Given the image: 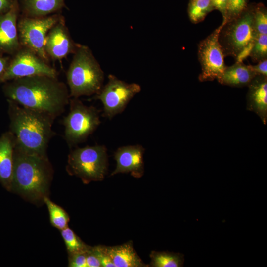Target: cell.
<instances>
[{"label":"cell","instance_id":"ac0fdd59","mask_svg":"<svg viewBox=\"0 0 267 267\" xmlns=\"http://www.w3.org/2000/svg\"><path fill=\"white\" fill-rule=\"evenodd\" d=\"M256 75L250 65H246L242 62L237 61L231 66H226L217 80L222 85L242 87L248 86Z\"/></svg>","mask_w":267,"mask_h":267},{"label":"cell","instance_id":"e0dca14e","mask_svg":"<svg viewBox=\"0 0 267 267\" xmlns=\"http://www.w3.org/2000/svg\"><path fill=\"white\" fill-rule=\"evenodd\" d=\"M22 16L41 17L56 13L65 7V0H18Z\"/></svg>","mask_w":267,"mask_h":267},{"label":"cell","instance_id":"d6986e66","mask_svg":"<svg viewBox=\"0 0 267 267\" xmlns=\"http://www.w3.org/2000/svg\"><path fill=\"white\" fill-rule=\"evenodd\" d=\"M105 249L116 267L147 266L142 261L130 242L121 245L105 247Z\"/></svg>","mask_w":267,"mask_h":267},{"label":"cell","instance_id":"9c48e42d","mask_svg":"<svg viewBox=\"0 0 267 267\" xmlns=\"http://www.w3.org/2000/svg\"><path fill=\"white\" fill-rule=\"evenodd\" d=\"M107 83L96 94L103 105V115L109 119L122 113L128 103L141 90L139 85L127 83L113 75H109Z\"/></svg>","mask_w":267,"mask_h":267},{"label":"cell","instance_id":"83f0119b","mask_svg":"<svg viewBox=\"0 0 267 267\" xmlns=\"http://www.w3.org/2000/svg\"><path fill=\"white\" fill-rule=\"evenodd\" d=\"M68 267H87L86 251L69 254Z\"/></svg>","mask_w":267,"mask_h":267},{"label":"cell","instance_id":"5bb4252c","mask_svg":"<svg viewBox=\"0 0 267 267\" xmlns=\"http://www.w3.org/2000/svg\"><path fill=\"white\" fill-rule=\"evenodd\" d=\"M144 150L140 145L123 146L118 148L114 153L116 167L111 175L130 173L134 177H141L144 171L143 156Z\"/></svg>","mask_w":267,"mask_h":267},{"label":"cell","instance_id":"277c9868","mask_svg":"<svg viewBox=\"0 0 267 267\" xmlns=\"http://www.w3.org/2000/svg\"><path fill=\"white\" fill-rule=\"evenodd\" d=\"M66 74L70 97L97 94L103 87L104 73L91 50L79 44Z\"/></svg>","mask_w":267,"mask_h":267},{"label":"cell","instance_id":"7402d4cb","mask_svg":"<svg viewBox=\"0 0 267 267\" xmlns=\"http://www.w3.org/2000/svg\"><path fill=\"white\" fill-rule=\"evenodd\" d=\"M212 10L210 0H191L188 8V15L193 23L202 21Z\"/></svg>","mask_w":267,"mask_h":267},{"label":"cell","instance_id":"cb8c5ba5","mask_svg":"<svg viewBox=\"0 0 267 267\" xmlns=\"http://www.w3.org/2000/svg\"><path fill=\"white\" fill-rule=\"evenodd\" d=\"M249 56L255 62L267 59V34L257 35Z\"/></svg>","mask_w":267,"mask_h":267},{"label":"cell","instance_id":"f1b7e54d","mask_svg":"<svg viewBox=\"0 0 267 267\" xmlns=\"http://www.w3.org/2000/svg\"><path fill=\"white\" fill-rule=\"evenodd\" d=\"M87 267H100V261L94 253L93 247L89 246L86 251Z\"/></svg>","mask_w":267,"mask_h":267},{"label":"cell","instance_id":"3957f363","mask_svg":"<svg viewBox=\"0 0 267 267\" xmlns=\"http://www.w3.org/2000/svg\"><path fill=\"white\" fill-rule=\"evenodd\" d=\"M53 169L47 156L25 152L16 146L10 191L33 204L48 197Z\"/></svg>","mask_w":267,"mask_h":267},{"label":"cell","instance_id":"4316f807","mask_svg":"<svg viewBox=\"0 0 267 267\" xmlns=\"http://www.w3.org/2000/svg\"><path fill=\"white\" fill-rule=\"evenodd\" d=\"M93 249L100 261L101 267H116L107 253L105 246H95L93 247Z\"/></svg>","mask_w":267,"mask_h":267},{"label":"cell","instance_id":"f546056e","mask_svg":"<svg viewBox=\"0 0 267 267\" xmlns=\"http://www.w3.org/2000/svg\"><path fill=\"white\" fill-rule=\"evenodd\" d=\"M210 1L212 9L219 10L224 19L226 13L227 0H210Z\"/></svg>","mask_w":267,"mask_h":267},{"label":"cell","instance_id":"7a4b0ae2","mask_svg":"<svg viewBox=\"0 0 267 267\" xmlns=\"http://www.w3.org/2000/svg\"><path fill=\"white\" fill-rule=\"evenodd\" d=\"M7 101L9 131L14 136L15 146L28 153L47 156L48 143L55 134L52 129L55 118L14 101Z\"/></svg>","mask_w":267,"mask_h":267},{"label":"cell","instance_id":"d6a6232c","mask_svg":"<svg viewBox=\"0 0 267 267\" xmlns=\"http://www.w3.org/2000/svg\"><path fill=\"white\" fill-rule=\"evenodd\" d=\"M9 62L8 58L2 56L0 53V80L4 73Z\"/></svg>","mask_w":267,"mask_h":267},{"label":"cell","instance_id":"4fadbf2b","mask_svg":"<svg viewBox=\"0 0 267 267\" xmlns=\"http://www.w3.org/2000/svg\"><path fill=\"white\" fill-rule=\"evenodd\" d=\"M20 11L18 0H13L11 8L0 15V53L14 54L21 47L17 29Z\"/></svg>","mask_w":267,"mask_h":267},{"label":"cell","instance_id":"2e32d148","mask_svg":"<svg viewBox=\"0 0 267 267\" xmlns=\"http://www.w3.org/2000/svg\"><path fill=\"white\" fill-rule=\"evenodd\" d=\"M16 144L12 134L7 132L0 137V183L10 191Z\"/></svg>","mask_w":267,"mask_h":267},{"label":"cell","instance_id":"484cf974","mask_svg":"<svg viewBox=\"0 0 267 267\" xmlns=\"http://www.w3.org/2000/svg\"><path fill=\"white\" fill-rule=\"evenodd\" d=\"M247 9V0H227L225 22L239 16Z\"/></svg>","mask_w":267,"mask_h":267},{"label":"cell","instance_id":"7c38bea8","mask_svg":"<svg viewBox=\"0 0 267 267\" xmlns=\"http://www.w3.org/2000/svg\"><path fill=\"white\" fill-rule=\"evenodd\" d=\"M78 45L72 39L63 17L47 33L44 49L49 58L60 60L74 53Z\"/></svg>","mask_w":267,"mask_h":267},{"label":"cell","instance_id":"8fae6325","mask_svg":"<svg viewBox=\"0 0 267 267\" xmlns=\"http://www.w3.org/2000/svg\"><path fill=\"white\" fill-rule=\"evenodd\" d=\"M222 24L198 44V56L201 67L199 76L201 82L218 79L222 74L225 66L222 46L219 41Z\"/></svg>","mask_w":267,"mask_h":267},{"label":"cell","instance_id":"9a60e30c","mask_svg":"<svg viewBox=\"0 0 267 267\" xmlns=\"http://www.w3.org/2000/svg\"><path fill=\"white\" fill-rule=\"evenodd\" d=\"M248 86L247 109L257 114L266 125L267 122V77L257 75Z\"/></svg>","mask_w":267,"mask_h":267},{"label":"cell","instance_id":"52a82bcc","mask_svg":"<svg viewBox=\"0 0 267 267\" xmlns=\"http://www.w3.org/2000/svg\"><path fill=\"white\" fill-rule=\"evenodd\" d=\"M70 111L63 120L64 138L72 147L84 142L100 123L99 111L76 98L70 99Z\"/></svg>","mask_w":267,"mask_h":267},{"label":"cell","instance_id":"44dd1931","mask_svg":"<svg viewBox=\"0 0 267 267\" xmlns=\"http://www.w3.org/2000/svg\"><path fill=\"white\" fill-rule=\"evenodd\" d=\"M44 201L47 208L52 226L60 231L67 227L70 218L66 211L48 197H45Z\"/></svg>","mask_w":267,"mask_h":267},{"label":"cell","instance_id":"30bf717a","mask_svg":"<svg viewBox=\"0 0 267 267\" xmlns=\"http://www.w3.org/2000/svg\"><path fill=\"white\" fill-rule=\"evenodd\" d=\"M47 75L57 77L56 70L31 50L22 47L9 62L0 82L7 81L25 77Z\"/></svg>","mask_w":267,"mask_h":267},{"label":"cell","instance_id":"8992f818","mask_svg":"<svg viewBox=\"0 0 267 267\" xmlns=\"http://www.w3.org/2000/svg\"><path fill=\"white\" fill-rule=\"evenodd\" d=\"M107 169V149L104 145L77 147L68 155L67 171L85 183L102 180Z\"/></svg>","mask_w":267,"mask_h":267},{"label":"cell","instance_id":"6da1fadb","mask_svg":"<svg viewBox=\"0 0 267 267\" xmlns=\"http://www.w3.org/2000/svg\"><path fill=\"white\" fill-rule=\"evenodd\" d=\"M8 100L56 118L69 104L70 94L66 85L57 77L35 75L15 79L3 86Z\"/></svg>","mask_w":267,"mask_h":267},{"label":"cell","instance_id":"4dcf8cb0","mask_svg":"<svg viewBox=\"0 0 267 267\" xmlns=\"http://www.w3.org/2000/svg\"><path fill=\"white\" fill-rule=\"evenodd\" d=\"M250 67L256 75L267 77V59L259 62L256 65H250Z\"/></svg>","mask_w":267,"mask_h":267},{"label":"cell","instance_id":"5b68a950","mask_svg":"<svg viewBox=\"0 0 267 267\" xmlns=\"http://www.w3.org/2000/svg\"><path fill=\"white\" fill-rule=\"evenodd\" d=\"M219 41L224 56L242 62L249 54L257 35L254 25L253 9H247L238 17L223 20Z\"/></svg>","mask_w":267,"mask_h":267},{"label":"cell","instance_id":"ba28073f","mask_svg":"<svg viewBox=\"0 0 267 267\" xmlns=\"http://www.w3.org/2000/svg\"><path fill=\"white\" fill-rule=\"evenodd\" d=\"M63 17L55 14L41 17L22 16L17 22L19 42L48 62L49 57L44 49L45 40L49 30Z\"/></svg>","mask_w":267,"mask_h":267},{"label":"cell","instance_id":"603a6c76","mask_svg":"<svg viewBox=\"0 0 267 267\" xmlns=\"http://www.w3.org/2000/svg\"><path fill=\"white\" fill-rule=\"evenodd\" d=\"M68 254L86 251L89 247L85 244L68 227L60 231Z\"/></svg>","mask_w":267,"mask_h":267},{"label":"cell","instance_id":"1f68e13d","mask_svg":"<svg viewBox=\"0 0 267 267\" xmlns=\"http://www.w3.org/2000/svg\"><path fill=\"white\" fill-rule=\"evenodd\" d=\"M13 0H0V15L8 11L12 7Z\"/></svg>","mask_w":267,"mask_h":267},{"label":"cell","instance_id":"d4e9b609","mask_svg":"<svg viewBox=\"0 0 267 267\" xmlns=\"http://www.w3.org/2000/svg\"><path fill=\"white\" fill-rule=\"evenodd\" d=\"M254 25L257 34H267V13L263 6L253 9Z\"/></svg>","mask_w":267,"mask_h":267},{"label":"cell","instance_id":"ffe728a7","mask_svg":"<svg viewBox=\"0 0 267 267\" xmlns=\"http://www.w3.org/2000/svg\"><path fill=\"white\" fill-rule=\"evenodd\" d=\"M150 256L151 259V267H181L183 266L184 255L180 253L153 251Z\"/></svg>","mask_w":267,"mask_h":267}]
</instances>
